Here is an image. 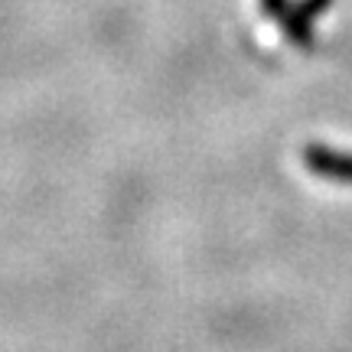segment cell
Wrapping results in <instances>:
<instances>
[{"label": "cell", "mask_w": 352, "mask_h": 352, "mask_svg": "<svg viewBox=\"0 0 352 352\" xmlns=\"http://www.w3.org/2000/svg\"><path fill=\"white\" fill-rule=\"evenodd\" d=\"M303 164L314 176L333 179V183H352V153L333 151L323 144H307L303 147Z\"/></svg>", "instance_id": "7a4b0ae2"}, {"label": "cell", "mask_w": 352, "mask_h": 352, "mask_svg": "<svg viewBox=\"0 0 352 352\" xmlns=\"http://www.w3.org/2000/svg\"><path fill=\"white\" fill-rule=\"evenodd\" d=\"M323 7H329V0H303V3H300V10L307 13L310 20H314V16H320V10H323Z\"/></svg>", "instance_id": "3957f363"}, {"label": "cell", "mask_w": 352, "mask_h": 352, "mask_svg": "<svg viewBox=\"0 0 352 352\" xmlns=\"http://www.w3.org/2000/svg\"><path fill=\"white\" fill-rule=\"evenodd\" d=\"M261 7L267 16H274L277 23L284 26V33L290 36V43H297L300 50H310L314 39V20L300 10L297 0H261Z\"/></svg>", "instance_id": "6da1fadb"}]
</instances>
